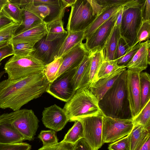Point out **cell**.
<instances>
[{
  "instance_id": "cb8c5ba5",
  "label": "cell",
  "mask_w": 150,
  "mask_h": 150,
  "mask_svg": "<svg viewBox=\"0 0 150 150\" xmlns=\"http://www.w3.org/2000/svg\"><path fill=\"white\" fill-rule=\"evenodd\" d=\"M120 37V28L115 25L103 48L105 61L115 60L116 50Z\"/></svg>"
},
{
  "instance_id": "d6986e66",
  "label": "cell",
  "mask_w": 150,
  "mask_h": 150,
  "mask_svg": "<svg viewBox=\"0 0 150 150\" xmlns=\"http://www.w3.org/2000/svg\"><path fill=\"white\" fill-rule=\"evenodd\" d=\"M123 6H110L104 7L100 13L84 31V40H86L111 17L118 12Z\"/></svg>"
},
{
  "instance_id": "ffe728a7",
  "label": "cell",
  "mask_w": 150,
  "mask_h": 150,
  "mask_svg": "<svg viewBox=\"0 0 150 150\" xmlns=\"http://www.w3.org/2000/svg\"><path fill=\"white\" fill-rule=\"evenodd\" d=\"M149 40L140 43V47L130 60L126 65V68L142 71L147 67V55L150 50Z\"/></svg>"
},
{
  "instance_id": "f546056e",
  "label": "cell",
  "mask_w": 150,
  "mask_h": 150,
  "mask_svg": "<svg viewBox=\"0 0 150 150\" xmlns=\"http://www.w3.org/2000/svg\"><path fill=\"white\" fill-rule=\"evenodd\" d=\"M141 91V110L150 100V76L146 72H141L139 74Z\"/></svg>"
},
{
  "instance_id": "52a82bcc",
  "label": "cell",
  "mask_w": 150,
  "mask_h": 150,
  "mask_svg": "<svg viewBox=\"0 0 150 150\" xmlns=\"http://www.w3.org/2000/svg\"><path fill=\"white\" fill-rule=\"evenodd\" d=\"M103 116V114L100 112L77 118L74 120H78L81 123L83 138L93 150H98L103 144L102 139Z\"/></svg>"
},
{
  "instance_id": "30bf717a",
  "label": "cell",
  "mask_w": 150,
  "mask_h": 150,
  "mask_svg": "<svg viewBox=\"0 0 150 150\" xmlns=\"http://www.w3.org/2000/svg\"><path fill=\"white\" fill-rule=\"evenodd\" d=\"M78 66L68 70L50 83L46 92L62 101H68L76 92L72 80Z\"/></svg>"
},
{
  "instance_id": "bcb514c9",
  "label": "cell",
  "mask_w": 150,
  "mask_h": 150,
  "mask_svg": "<svg viewBox=\"0 0 150 150\" xmlns=\"http://www.w3.org/2000/svg\"><path fill=\"white\" fill-rule=\"evenodd\" d=\"M128 0H98L103 6H124Z\"/></svg>"
},
{
  "instance_id": "9f6ffc18",
  "label": "cell",
  "mask_w": 150,
  "mask_h": 150,
  "mask_svg": "<svg viewBox=\"0 0 150 150\" xmlns=\"http://www.w3.org/2000/svg\"><path fill=\"white\" fill-rule=\"evenodd\" d=\"M147 60L148 64L150 65V50H149L148 52L147 55Z\"/></svg>"
},
{
  "instance_id": "836d02e7",
  "label": "cell",
  "mask_w": 150,
  "mask_h": 150,
  "mask_svg": "<svg viewBox=\"0 0 150 150\" xmlns=\"http://www.w3.org/2000/svg\"><path fill=\"white\" fill-rule=\"evenodd\" d=\"M20 25L13 22L0 28V45L9 42Z\"/></svg>"
},
{
  "instance_id": "5b68a950",
  "label": "cell",
  "mask_w": 150,
  "mask_h": 150,
  "mask_svg": "<svg viewBox=\"0 0 150 150\" xmlns=\"http://www.w3.org/2000/svg\"><path fill=\"white\" fill-rule=\"evenodd\" d=\"M3 115L22 135L24 140H34L39 127V121L32 110L20 109Z\"/></svg>"
},
{
  "instance_id": "5bb4252c",
  "label": "cell",
  "mask_w": 150,
  "mask_h": 150,
  "mask_svg": "<svg viewBox=\"0 0 150 150\" xmlns=\"http://www.w3.org/2000/svg\"><path fill=\"white\" fill-rule=\"evenodd\" d=\"M42 116L44 126L56 132L62 129L69 120L63 108L56 104L45 108Z\"/></svg>"
},
{
  "instance_id": "603a6c76",
  "label": "cell",
  "mask_w": 150,
  "mask_h": 150,
  "mask_svg": "<svg viewBox=\"0 0 150 150\" xmlns=\"http://www.w3.org/2000/svg\"><path fill=\"white\" fill-rule=\"evenodd\" d=\"M0 16L21 25L23 21V10L19 5L18 0H7Z\"/></svg>"
},
{
  "instance_id": "d4e9b609",
  "label": "cell",
  "mask_w": 150,
  "mask_h": 150,
  "mask_svg": "<svg viewBox=\"0 0 150 150\" xmlns=\"http://www.w3.org/2000/svg\"><path fill=\"white\" fill-rule=\"evenodd\" d=\"M84 35V31L68 32L59 50L57 58L61 57L75 46L82 42Z\"/></svg>"
},
{
  "instance_id": "b9f144b4",
  "label": "cell",
  "mask_w": 150,
  "mask_h": 150,
  "mask_svg": "<svg viewBox=\"0 0 150 150\" xmlns=\"http://www.w3.org/2000/svg\"><path fill=\"white\" fill-rule=\"evenodd\" d=\"M131 48L124 40L121 36L120 38L115 54V60L123 56Z\"/></svg>"
},
{
  "instance_id": "681fc988",
  "label": "cell",
  "mask_w": 150,
  "mask_h": 150,
  "mask_svg": "<svg viewBox=\"0 0 150 150\" xmlns=\"http://www.w3.org/2000/svg\"><path fill=\"white\" fill-rule=\"evenodd\" d=\"M34 5H59L62 4V0H32Z\"/></svg>"
},
{
  "instance_id": "7c38bea8",
  "label": "cell",
  "mask_w": 150,
  "mask_h": 150,
  "mask_svg": "<svg viewBox=\"0 0 150 150\" xmlns=\"http://www.w3.org/2000/svg\"><path fill=\"white\" fill-rule=\"evenodd\" d=\"M141 72L134 69H127L126 84L132 118L141 110V91L139 83V74Z\"/></svg>"
},
{
  "instance_id": "ac0fdd59",
  "label": "cell",
  "mask_w": 150,
  "mask_h": 150,
  "mask_svg": "<svg viewBox=\"0 0 150 150\" xmlns=\"http://www.w3.org/2000/svg\"><path fill=\"white\" fill-rule=\"evenodd\" d=\"M24 140L22 135L3 114L0 115V143L15 144Z\"/></svg>"
},
{
  "instance_id": "680465c9",
  "label": "cell",
  "mask_w": 150,
  "mask_h": 150,
  "mask_svg": "<svg viewBox=\"0 0 150 150\" xmlns=\"http://www.w3.org/2000/svg\"><path fill=\"white\" fill-rule=\"evenodd\" d=\"M5 73H6V72L4 71H1L0 72V80L1 77Z\"/></svg>"
},
{
  "instance_id": "6f0895ef",
  "label": "cell",
  "mask_w": 150,
  "mask_h": 150,
  "mask_svg": "<svg viewBox=\"0 0 150 150\" xmlns=\"http://www.w3.org/2000/svg\"><path fill=\"white\" fill-rule=\"evenodd\" d=\"M9 42H8V43H7L4 44L0 45V49L6 47V46L7 45L9 44Z\"/></svg>"
},
{
  "instance_id": "ba28073f",
  "label": "cell",
  "mask_w": 150,
  "mask_h": 150,
  "mask_svg": "<svg viewBox=\"0 0 150 150\" xmlns=\"http://www.w3.org/2000/svg\"><path fill=\"white\" fill-rule=\"evenodd\" d=\"M133 127L132 119L114 118L103 115L102 130L103 143H112L127 135Z\"/></svg>"
},
{
  "instance_id": "4dcf8cb0",
  "label": "cell",
  "mask_w": 150,
  "mask_h": 150,
  "mask_svg": "<svg viewBox=\"0 0 150 150\" xmlns=\"http://www.w3.org/2000/svg\"><path fill=\"white\" fill-rule=\"evenodd\" d=\"M150 134V131L146 129L141 125H134L129 134L130 150H135L140 143Z\"/></svg>"
},
{
  "instance_id": "c3c4849f",
  "label": "cell",
  "mask_w": 150,
  "mask_h": 150,
  "mask_svg": "<svg viewBox=\"0 0 150 150\" xmlns=\"http://www.w3.org/2000/svg\"><path fill=\"white\" fill-rule=\"evenodd\" d=\"M13 55L12 46L9 43L6 47L0 49V62L6 57Z\"/></svg>"
},
{
  "instance_id": "3957f363",
  "label": "cell",
  "mask_w": 150,
  "mask_h": 150,
  "mask_svg": "<svg viewBox=\"0 0 150 150\" xmlns=\"http://www.w3.org/2000/svg\"><path fill=\"white\" fill-rule=\"evenodd\" d=\"M63 109L69 122H74L77 118L101 112L99 106L98 100L88 87L77 90L66 102Z\"/></svg>"
},
{
  "instance_id": "4fadbf2b",
  "label": "cell",
  "mask_w": 150,
  "mask_h": 150,
  "mask_svg": "<svg viewBox=\"0 0 150 150\" xmlns=\"http://www.w3.org/2000/svg\"><path fill=\"white\" fill-rule=\"evenodd\" d=\"M67 35L53 41H46L45 37L35 45V50L31 54L47 64L57 59L59 50Z\"/></svg>"
},
{
  "instance_id": "60d3db41",
  "label": "cell",
  "mask_w": 150,
  "mask_h": 150,
  "mask_svg": "<svg viewBox=\"0 0 150 150\" xmlns=\"http://www.w3.org/2000/svg\"><path fill=\"white\" fill-rule=\"evenodd\" d=\"M31 146L26 143L15 144L0 143V150H30Z\"/></svg>"
},
{
  "instance_id": "8992f818",
  "label": "cell",
  "mask_w": 150,
  "mask_h": 150,
  "mask_svg": "<svg viewBox=\"0 0 150 150\" xmlns=\"http://www.w3.org/2000/svg\"><path fill=\"white\" fill-rule=\"evenodd\" d=\"M96 17L87 0H76L71 6L66 27L68 32L84 31Z\"/></svg>"
},
{
  "instance_id": "d6a6232c",
  "label": "cell",
  "mask_w": 150,
  "mask_h": 150,
  "mask_svg": "<svg viewBox=\"0 0 150 150\" xmlns=\"http://www.w3.org/2000/svg\"><path fill=\"white\" fill-rule=\"evenodd\" d=\"M73 126L65 136L63 142L75 144L79 140L83 138L82 125L80 121L75 120Z\"/></svg>"
},
{
  "instance_id": "ee69618b",
  "label": "cell",
  "mask_w": 150,
  "mask_h": 150,
  "mask_svg": "<svg viewBox=\"0 0 150 150\" xmlns=\"http://www.w3.org/2000/svg\"><path fill=\"white\" fill-rule=\"evenodd\" d=\"M142 22L150 21V0H146L140 9Z\"/></svg>"
},
{
  "instance_id": "2e32d148",
  "label": "cell",
  "mask_w": 150,
  "mask_h": 150,
  "mask_svg": "<svg viewBox=\"0 0 150 150\" xmlns=\"http://www.w3.org/2000/svg\"><path fill=\"white\" fill-rule=\"evenodd\" d=\"M88 54L85 43L82 42L63 55L61 57L62 62L56 78L68 70L78 67Z\"/></svg>"
},
{
  "instance_id": "9c48e42d",
  "label": "cell",
  "mask_w": 150,
  "mask_h": 150,
  "mask_svg": "<svg viewBox=\"0 0 150 150\" xmlns=\"http://www.w3.org/2000/svg\"><path fill=\"white\" fill-rule=\"evenodd\" d=\"M141 7H123L120 33L121 36L124 39L130 48H132L142 23Z\"/></svg>"
},
{
  "instance_id": "e575fe53",
  "label": "cell",
  "mask_w": 150,
  "mask_h": 150,
  "mask_svg": "<svg viewBox=\"0 0 150 150\" xmlns=\"http://www.w3.org/2000/svg\"><path fill=\"white\" fill-rule=\"evenodd\" d=\"M62 61V58L60 57L46 65L43 71L47 79L50 83L52 82L56 79Z\"/></svg>"
},
{
  "instance_id": "f6af8a7d",
  "label": "cell",
  "mask_w": 150,
  "mask_h": 150,
  "mask_svg": "<svg viewBox=\"0 0 150 150\" xmlns=\"http://www.w3.org/2000/svg\"><path fill=\"white\" fill-rule=\"evenodd\" d=\"M72 150H93L84 138L79 140L74 144Z\"/></svg>"
},
{
  "instance_id": "f1b7e54d",
  "label": "cell",
  "mask_w": 150,
  "mask_h": 150,
  "mask_svg": "<svg viewBox=\"0 0 150 150\" xmlns=\"http://www.w3.org/2000/svg\"><path fill=\"white\" fill-rule=\"evenodd\" d=\"M124 68H126V66L118 65L116 60L109 61L104 60L97 73L96 82L100 79L107 78Z\"/></svg>"
},
{
  "instance_id": "1f68e13d",
  "label": "cell",
  "mask_w": 150,
  "mask_h": 150,
  "mask_svg": "<svg viewBox=\"0 0 150 150\" xmlns=\"http://www.w3.org/2000/svg\"><path fill=\"white\" fill-rule=\"evenodd\" d=\"M132 120L134 125H142L146 129L150 131V100Z\"/></svg>"
},
{
  "instance_id": "8fae6325",
  "label": "cell",
  "mask_w": 150,
  "mask_h": 150,
  "mask_svg": "<svg viewBox=\"0 0 150 150\" xmlns=\"http://www.w3.org/2000/svg\"><path fill=\"white\" fill-rule=\"evenodd\" d=\"M119 11L111 17L86 40L85 44L89 54H92L104 48L115 26Z\"/></svg>"
},
{
  "instance_id": "9a60e30c",
  "label": "cell",
  "mask_w": 150,
  "mask_h": 150,
  "mask_svg": "<svg viewBox=\"0 0 150 150\" xmlns=\"http://www.w3.org/2000/svg\"><path fill=\"white\" fill-rule=\"evenodd\" d=\"M27 4L30 11L46 25L62 19L66 8L62 3L59 5H35L32 0H28Z\"/></svg>"
},
{
  "instance_id": "f35d334b",
  "label": "cell",
  "mask_w": 150,
  "mask_h": 150,
  "mask_svg": "<svg viewBox=\"0 0 150 150\" xmlns=\"http://www.w3.org/2000/svg\"><path fill=\"white\" fill-rule=\"evenodd\" d=\"M108 149L109 150H130L129 134L110 144Z\"/></svg>"
},
{
  "instance_id": "7a4b0ae2",
  "label": "cell",
  "mask_w": 150,
  "mask_h": 150,
  "mask_svg": "<svg viewBox=\"0 0 150 150\" xmlns=\"http://www.w3.org/2000/svg\"><path fill=\"white\" fill-rule=\"evenodd\" d=\"M126 76V69L98 101L99 108L104 115L114 118L132 119Z\"/></svg>"
},
{
  "instance_id": "8d00e7d4",
  "label": "cell",
  "mask_w": 150,
  "mask_h": 150,
  "mask_svg": "<svg viewBox=\"0 0 150 150\" xmlns=\"http://www.w3.org/2000/svg\"><path fill=\"white\" fill-rule=\"evenodd\" d=\"M150 36V21L142 22L132 48L137 44L149 40Z\"/></svg>"
},
{
  "instance_id": "db71d44e",
  "label": "cell",
  "mask_w": 150,
  "mask_h": 150,
  "mask_svg": "<svg viewBox=\"0 0 150 150\" xmlns=\"http://www.w3.org/2000/svg\"><path fill=\"white\" fill-rule=\"evenodd\" d=\"M76 1V0H62L63 5L66 8L72 6Z\"/></svg>"
},
{
  "instance_id": "277c9868",
  "label": "cell",
  "mask_w": 150,
  "mask_h": 150,
  "mask_svg": "<svg viewBox=\"0 0 150 150\" xmlns=\"http://www.w3.org/2000/svg\"><path fill=\"white\" fill-rule=\"evenodd\" d=\"M46 65L31 54L23 57L13 55L6 62L4 69L8 79L14 80L42 71Z\"/></svg>"
},
{
  "instance_id": "e0dca14e",
  "label": "cell",
  "mask_w": 150,
  "mask_h": 150,
  "mask_svg": "<svg viewBox=\"0 0 150 150\" xmlns=\"http://www.w3.org/2000/svg\"><path fill=\"white\" fill-rule=\"evenodd\" d=\"M47 32V25L43 22L21 33L15 34L9 43L26 42L35 45L46 36Z\"/></svg>"
},
{
  "instance_id": "816d5d0a",
  "label": "cell",
  "mask_w": 150,
  "mask_h": 150,
  "mask_svg": "<svg viewBox=\"0 0 150 150\" xmlns=\"http://www.w3.org/2000/svg\"><path fill=\"white\" fill-rule=\"evenodd\" d=\"M123 11L124 7L123 6L120 10L118 13L117 19L115 25V26L120 28L121 25Z\"/></svg>"
},
{
  "instance_id": "11a10c76",
  "label": "cell",
  "mask_w": 150,
  "mask_h": 150,
  "mask_svg": "<svg viewBox=\"0 0 150 150\" xmlns=\"http://www.w3.org/2000/svg\"><path fill=\"white\" fill-rule=\"evenodd\" d=\"M7 1V0H0V13Z\"/></svg>"
},
{
  "instance_id": "6da1fadb",
  "label": "cell",
  "mask_w": 150,
  "mask_h": 150,
  "mask_svg": "<svg viewBox=\"0 0 150 150\" xmlns=\"http://www.w3.org/2000/svg\"><path fill=\"white\" fill-rule=\"evenodd\" d=\"M50 82L44 71L19 79L0 82V108L19 110L46 92Z\"/></svg>"
},
{
  "instance_id": "ab89813d",
  "label": "cell",
  "mask_w": 150,
  "mask_h": 150,
  "mask_svg": "<svg viewBox=\"0 0 150 150\" xmlns=\"http://www.w3.org/2000/svg\"><path fill=\"white\" fill-rule=\"evenodd\" d=\"M140 43L137 44L129 49L123 56L116 59L118 65L120 66H126L139 50Z\"/></svg>"
},
{
  "instance_id": "d590c367",
  "label": "cell",
  "mask_w": 150,
  "mask_h": 150,
  "mask_svg": "<svg viewBox=\"0 0 150 150\" xmlns=\"http://www.w3.org/2000/svg\"><path fill=\"white\" fill-rule=\"evenodd\" d=\"M12 47L14 55L18 57L27 56L35 50L34 45L26 42L9 43Z\"/></svg>"
},
{
  "instance_id": "7dc6e473",
  "label": "cell",
  "mask_w": 150,
  "mask_h": 150,
  "mask_svg": "<svg viewBox=\"0 0 150 150\" xmlns=\"http://www.w3.org/2000/svg\"><path fill=\"white\" fill-rule=\"evenodd\" d=\"M92 7L93 15L96 16L102 11L104 7L98 0H87Z\"/></svg>"
},
{
  "instance_id": "f5cc1de1",
  "label": "cell",
  "mask_w": 150,
  "mask_h": 150,
  "mask_svg": "<svg viewBox=\"0 0 150 150\" xmlns=\"http://www.w3.org/2000/svg\"><path fill=\"white\" fill-rule=\"evenodd\" d=\"M13 22L9 19L0 16V28Z\"/></svg>"
},
{
  "instance_id": "44dd1931",
  "label": "cell",
  "mask_w": 150,
  "mask_h": 150,
  "mask_svg": "<svg viewBox=\"0 0 150 150\" xmlns=\"http://www.w3.org/2000/svg\"><path fill=\"white\" fill-rule=\"evenodd\" d=\"M126 69V68H122L107 78L99 79L88 87L98 101Z\"/></svg>"
},
{
  "instance_id": "7bdbcfd3",
  "label": "cell",
  "mask_w": 150,
  "mask_h": 150,
  "mask_svg": "<svg viewBox=\"0 0 150 150\" xmlns=\"http://www.w3.org/2000/svg\"><path fill=\"white\" fill-rule=\"evenodd\" d=\"M74 144L62 141L57 143L46 147H42L38 150H72Z\"/></svg>"
},
{
  "instance_id": "484cf974",
  "label": "cell",
  "mask_w": 150,
  "mask_h": 150,
  "mask_svg": "<svg viewBox=\"0 0 150 150\" xmlns=\"http://www.w3.org/2000/svg\"><path fill=\"white\" fill-rule=\"evenodd\" d=\"M88 74V87L93 84L96 81L97 75L103 62L105 60V51L103 48L92 54Z\"/></svg>"
},
{
  "instance_id": "4316f807",
  "label": "cell",
  "mask_w": 150,
  "mask_h": 150,
  "mask_svg": "<svg viewBox=\"0 0 150 150\" xmlns=\"http://www.w3.org/2000/svg\"><path fill=\"white\" fill-rule=\"evenodd\" d=\"M46 41H53L61 38L68 34L64 28L62 19L47 24Z\"/></svg>"
},
{
  "instance_id": "f907efd6",
  "label": "cell",
  "mask_w": 150,
  "mask_h": 150,
  "mask_svg": "<svg viewBox=\"0 0 150 150\" xmlns=\"http://www.w3.org/2000/svg\"><path fill=\"white\" fill-rule=\"evenodd\" d=\"M135 150H150V134L147 135Z\"/></svg>"
},
{
  "instance_id": "7402d4cb",
  "label": "cell",
  "mask_w": 150,
  "mask_h": 150,
  "mask_svg": "<svg viewBox=\"0 0 150 150\" xmlns=\"http://www.w3.org/2000/svg\"><path fill=\"white\" fill-rule=\"evenodd\" d=\"M18 2L23 10V21L15 34L21 33L43 22L37 16L30 11L25 0H18Z\"/></svg>"
},
{
  "instance_id": "74e56055",
  "label": "cell",
  "mask_w": 150,
  "mask_h": 150,
  "mask_svg": "<svg viewBox=\"0 0 150 150\" xmlns=\"http://www.w3.org/2000/svg\"><path fill=\"white\" fill-rule=\"evenodd\" d=\"M38 137L42 141L43 147L48 146L58 143L56 131L52 129L41 131Z\"/></svg>"
},
{
  "instance_id": "91938a15",
  "label": "cell",
  "mask_w": 150,
  "mask_h": 150,
  "mask_svg": "<svg viewBox=\"0 0 150 150\" xmlns=\"http://www.w3.org/2000/svg\"><path fill=\"white\" fill-rule=\"evenodd\" d=\"M0 62V65H1V62Z\"/></svg>"
},
{
  "instance_id": "83f0119b",
  "label": "cell",
  "mask_w": 150,
  "mask_h": 150,
  "mask_svg": "<svg viewBox=\"0 0 150 150\" xmlns=\"http://www.w3.org/2000/svg\"><path fill=\"white\" fill-rule=\"evenodd\" d=\"M92 56V54L89 53L85 56L78 66L72 79V85L76 91L79 89L81 82L90 65Z\"/></svg>"
}]
</instances>
